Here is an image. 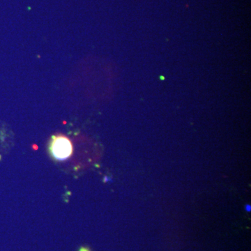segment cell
I'll return each instance as SVG.
<instances>
[{"label":"cell","instance_id":"cell-2","mask_svg":"<svg viewBox=\"0 0 251 251\" xmlns=\"http://www.w3.org/2000/svg\"><path fill=\"white\" fill-rule=\"evenodd\" d=\"M79 251H91L89 249H88L87 247H81L80 249H79Z\"/></svg>","mask_w":251,"mask_h":251},{"label":"cell","instance_id":"cell-1","mask_svg":"<svg viewBox=\"0 0 251 251\" xmlns=\"http://www.w3.org/2000/svg\"><path fill=\"white\" fill-rule=\"evenodd\" d=\"M50 151L56 160L65 161L73 154V144L70 139L64 135H53L50 141Z\"/></svg>","mask_w":251,"mask_h":251},{"label":"cell","instance_id":"cell-4","mask_svg":"<svg viewBox=\"0 0 251 251\" xmlns=\"http://www.w3.org/2000/svg\"><path fill=\"white\" fill-rule=\"evenodd\" d=\"M0 160H1V156H0Z\"/></svg>","mask_w":251,"mask_h":251},{"label":"cell","instance_id":"cell-3","mask_svg":"<svg viewBox=\"0 0 251 251\" xmlns=\"http://www.w3.org/2000/svg\"><path fill=\"white\" fill-rule=\"evenodd\" d=\"M247 211H250V206H247Z\"/></svg>","mask_w":251,"mask_h":251}]
</instances>
